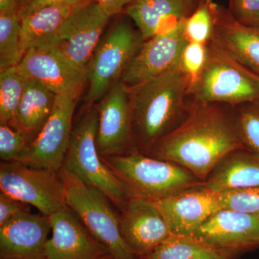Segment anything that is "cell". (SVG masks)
Wrapping results in <instances>:
<instances>
[{"label": "cell", "mask_w": 259, "mask_h": 259, "mask_svg": "<svg viewBox=\"0 0 259 259\" xmlns=\"http://www.w3.org/2000/svg\"><path fill=\"white\" fill-rule=\"evenodd\" d=\"M18 68L25 79L41 83L56 95L82 91L88 80V69L76 67L51 49H30Z\"/></svg>", "instance_id": "e0dca14e"}, {"label": "cell", "mask_w": 259, "mask_h": 259, "mask_svg": "<svg viewBox=\"0 0 259 259\" xmlns=\"http://www.w3.org/2000/svg\"><path fill=\"white\" fill-rule=\"evenodd\" d=\"M218 6L213 0H202L184 19V34L187 41L208 44L214 32Z\"/></svg>", "instance_id": "484cf974"}, {"label": "cell", "mask_w": 259, "mask_h": 259, "mask_svg": "<svg viewBox=\"0 0 259 259\" xmlns=\"http://www.w3.org/2000/svg\"><path fill=\"white\" fill-rule=\"evenodd\" d=\"M193 10L189 0H138L125 10L144 40L175 28Z\"/></svg>", "instance_id": "ffe728a7"}, {"label": "cell", "mask_w": 259, "mask_h": 259, "mask_svg": "<svg viewBox=\"0 0 259 259\" xmlns=\"http://www.w3.org/2000/svg\"><path fill=\"white\" fill-rule=\"evenodd\" d=\"M83 4L49 5L20 18L24 54L31 49L50 47L70 15Z\"/></svg>", "instance_id": "7402d4cb"}, {"label": "cell", "mask_w": 259, "mask_h": 259, "mask_svg": "<svg viewBox=\"0 0 259 259\" xmlns=\"http://www.w3.org/2000/svg\"><path fill=\"white\" fill-rule=\"evenodd\" d=\"M30 212V205L1 192L0 193V226L15 218Z\"/></svg>", "instance_id": "d6a6232c"}, {"label": "cell", "mask_w": 259, "mask_h": 259, "mask_svg": "<svg viewBox=\"0 0 259 259\" xmlns=\"http://www.w3.org/2000/svg\"><path fill=\"white\" fill-rule=\"evenodd\" d=\"M112 259H115V258H112Z\"/></svg>", "instance_id": "f35d334b"}, {"label": "cell", "mask_w": 259, "mask_h": 259, "mask_svg": "<svg viewBox=\"0 0 259 259\" xmlns=\"http://www.w3.org/2000/svg\"><path fill=\"white\" fill-rule=\"evenodd\" d=\"M32 0H17L20 10L26 7Z\"/></svg>", "instance_id": "8d00e7d4"}, {"label": "cell", "mask_w": 259, "mask_h": 259, "mask_svg": "<svg viewBox=\"0 0 259 259\" xmlns=\"http://www.w3.org/2000/svg\"><path fill=\"white\" fill-rule=\"evenodd\" d=\"M51 236L45 259H112L110 252L88 231L66 207L49 216Z\"/></svg>", "instance_id": "9a60e30c"}, {"label": "cell", "mask_w": 259, "mask_h": 259, "mask_svg": "<svg viewBox=\"0 0 259 259\" xmlns=\"http://www.w3.org/2000/svg\"><path fill=\"white\" fill-rule=\"evenodd\" d=\"M142 259H236L192 237L171 234Z\"/></svg>", "instance_id": "cb8c5ba5"}, {"label": "cell", "mask_w": 259, "mask_h": 259, "mask_svg": "<svg viewBox=\"0 0 259 259\" xmlns=\"http://www.w3.org/2000/svg\"><path fill=\"white\" fill-rule=\"evenodd\" d=\"M240 149L246 148L234 116L219 104L194 102L185 119L146 155L177 163L204 183L223 158Z\"/></svg>", "instance_id": "6da1fadb"}, {"label": "cell", "mask_w": 259, "mask_h": 259, "mask_svg": "<svg viewBox=\"0 0 259 259\" xmlns=\"http://www.w3.org/2000/svg\"><path fill=\"white\" fill-rule=\"evenodd\" d=\"M228 11L238 23L259 29V0H229Z\"/></svg>", "instance_id": "1f68e13d"}, {"label": "cell", "mask_w": 259, "mask_h": 259, "mask_svg": "<svg viewBox=\"0 0 259 259\" xmlns=\"http://www.w3.org/2000/svg\"><path fill=\"white\" fill-rule=\"evenodd\" d=\"M87 108L86 112L73 127L62 168L87 185L101 191L120 208L131 194L105 164L97 149L98 110L96 105Z\"/></svg>", "instance_id": "5b68a950"}, {"label": "cell", "mask_w": 259, "mask_h": 259, "mask_svg": "<svg viewBox=\"0 0 259 259\" xmlns=\"http://www.w3.org/2000/svg\"><path fill=\"white\" fill-rule=\"evenodd\" d=\"M66 203L85 228L115 259H139L127 246L120 228V218L112 202L98 189L87 185L67 170L59 171Z\"/></svg>", "instance_id": "277c9868"}, {"label": "cell", "mask_w": 259, "mask_h": 259, "mask_svg": "<svg viewBox=\"0 0 259 259\" xmlns=\"http://www.w3.org/2000/svg\"><path fill=\"white\" fill-rule=\"evenodd\" d=\"M212 42L233 60L259 77V29L236 21L218 5Z\"/></svg>", "instance_id": "d6986e66"}, {"label": "cell", "mask_w": 259, "mask_h": 259, "mask_svg": "<svg viewBox=\"0 0 259 259\" xmlns=\"http://www.w3.org/2000/svg\"><path fill=\"white\" fill-rule=\"evenodd\" d=\"M132 114L134 144L147 154L158 141L185 119L188 113L185 97L189 82L181 65L175 69L127 89Z\"/></svg>", "instance_id": "7a4b0ae2"}, {"label": "cell", "mask_w": 259, "mask_h": 259, "mask_svg": "<svg viewBox=\"0 0 259 259\" xmlns=\"http://www.w3.org/2000/svg\"><path fill=\"white\" fill-rule=\"evenodd\" d=\"M102 158L131 195L155 200L204 185L187 168L137 149Z\"/></svg>", "instance_id": "3957f363"}, {"label": "cell", "mask_w": 259, "mask_h": 259, "mask_svg": "<svg viewBox=\"0 0 259 259\" xmlns=\"http://www.w3.org/2000/svg\"><path fill=\"white\" fill-rule=\"evenodd\" d=\"M0 190L47 216L67 207L64 182L59 171L18 161H2Z\"/></svg>", "instance_id": "ba28073f"}, {"label": "cell", "mask_w": 259, "mask_h": 259, "mask_svg": "<svg viewBox=\"0 0 259 259\" xmlns=\"http://www.w3.org/2000/svg\"><path fill=\"white\" fill-rule=\"evenodd\" d=\"M49 216L25 213L0 226V259H45Z\"/></svg>", "instance_id": "ac0fdd59"}, {"label": "cell", "mask_w": 259, "mask_h": 259, "mask_svg": "<svg viewBox=\"0 0 259 259\" xmlns=\"http://www.w3.org/2000/svg\"><path fill=\"white\" fill-rule=\"evenodd\" d=\"M237 107L234 118L242 142L247 150L259 155V100Z\"/></svg>", "instance_id": "83f0119b"}, {"label": "cell", "mask_w": 259, "mask_h": 259, "mask_svg": "<svg viewBox=\"0 0 259 259\" xmlns=\"http://www.w3.org/2000/svg\"><path fill=\"white\" fill-rule=\"evenodd\" d=\"M23 56L19 12L0 14V71L18 66Z\"/></svg>", "instance_id": "d4e9b609"}, {"label": "cell", "mask_w": 259, "mask_h": 259, "mask_svg": "<svg viewBox=\"0 0 259 259\" xmlns=\"http://www.w3.org/2000/svg\"><path fill=\"white\" fill-rule=\"evenodd\" d=\"M92 0H32L26 7L19 11V18L30 14L44 7L54 5H79Z\"/></svg>", "instance_id": "836d02e7"}, {"label": "cell", "mask_w": 259, "mask_h": 259, "mask_svg": "<svg viewBox=\"0 0 259 259\" xmlns=\"http://www.w3.org/2000/svg\"><path fill=\"white\" fill-rule=\"evenodd\" d=\"M219 209L259 215V187L219 192Z\"/></svg>", "instance_id": "f1b7e54d"}, {"label": "cell", "mask_w": 259, "mask_h": 259, "mask_svg": "<svg viewBox=\"0 0 259 259\" xmlns=\"http://www.w3.org/2000/svg\"><path fill=\"white\" fill-rule=\"evenodd\" d=\"M20 11L17 0H0V14Z\"/></svg>", "instance_id": "d590c367"}, {"label": "cell", "mask_w": 259, "mask_h": 259, "mask_svg": "<svg viewBox=\"0 0 259 259\" xmlns=\"http://www.w3.org/2000/svg\"><path fill=\"white\" fill-rule=\"evenodd\" d=\"M26 80L18 66L0 71V125H9L14 117Z\"/></svg>", "instance_id": "4316f807"}, {"label": "cell", "mask_w": 259, "mask_h": 259, "mask_svg": "<svg viewBox=\"0 0 259 259\" xmlns=\"http://www.w3.org/2000/svg\"><path fill=\"white\" fill-rule=\"evenodd\" d=\"M183 20L175 28L143 42L121 78L120 81L126 88H135L180 64L182 52L188 42L184 34Z\"/></svg>", "instance_id": "8fae6325"}, {"label": "cell", "mask_w": 259, "mask_h": 259, "mask_svg": "<svg viewBox=\"0 0 259 259\" xmlns=\"http://www.w3.org/2000/svg\"><path fill=\"white\" fill-rule=\"evenodd\" d=\"M190 95L197 103L237 107L258 101L259 77L209 41L205 66Z\"/></svg>", "instance_id": "8992f818"}, {"label": "cell", "mask_w": 259, "mask_h": 259, "mask_svg": "<svg viewBox=\"0 0 259 259\" xmlns=\"http://www.w3.org/2000/svg\"><path fill=\"white\" fill-rule=\"evenodd\" d=\"M218 197L219 192L201 186L154 201L171 234L192 237L219 210Z\"/></svg>", "instance_id": "2e32d148"}, {"label": "cell", "mask_w": 259, "mask_h": 259, "mask_svg": "<svg viewBox=\"0 0 259 259\" xmlns=\"http://www.w3.org/2000/svg\"><path fill=\"white\" fill-rule=\"evenodd\" d=\"M81 93L77 91L56 95L55 105L47 123L15 161L60 171L71 141L73 116Z\"/></svg>", "instance_id": "9c48e42d"}, {"label": "cell", "mask_w": 259, "mask_h": 259, "mask_svg": "<svg viewBox=\"0 0 259 259\" xmlns=\"http://www.w3.org/2000/svg\"><path fill=\"white\" fill-rule=\"evenodd\" d=\"M56 99V94L41 83L27 79L18 110L9 125L25 136L30 144L49 120Z\"/></svg>", "instance_id": "603a6c76"}, {"label": "cell", "mask_w": 259, "mask_h": 259, "mask_svg": "<svg viewBox=\"0 0 259 259\" xmlns=\"http://www.w3.org/2000/svg\"><path fill=\"white\" fill-rule=\"evenodd\" d=\"M144 40L125 20L117 22L100 41L88 66L87 107L93 106L122 78Z\"/></svg>", "instance_id": "52a82bcc"}, {"label": "cell", "mask_w": 259, "mask_h": 259, "mask_svg": "<svg viewBox=\"0 0 259 259\" xmlns=\"http://www.w3.org/2000/svg\"><path fill=\"white\" fill-rule=\"evenodd\" d=\"M138 0H97L102 11L109 17L120 14Z\"/></svg>", "instance_id": "e575fe53"}, {"label": "cell", "mask_w": 259, "mask_h": 259, "mask_svg": "<svg viewBox=\"0 0 259 259\" xmlns=\"http://www.w3.org/2000/svg\"><path fill=\"white\" fill-rule=\"evenodd\" d=\"M96 106L98 110L96 142L101 157L128 152L134 144V138L127 88L121 81L115 83Z\"/></svg>", "instance_id": "4fadbf2b"}, {"label": "cell", "mask_w": 259, "mask_h": 259, "mask_svg": "<svg viewBox=\"0 0 259 259\" xmlns=\"http://www.w3.org/2000/svg\"><path fill=\"white\" fill-rule=\"evenodd\" d=\"M204 187L216 192L259 187V155L247 149L228 153L213 168Z\"/></svg>", "instance_id": "44dd1931"}, {"label": "cell", "mask_w": 259, "mask_h": 259, "mask_svg": "<svg viewBox=\"0 0 259 259\" xmlns=\"http://www.w3.org/2000/svg\"><path fill=\"white\" fill-rule=\"evenodd\" d=\"M120 209L121 235L137 258L142 259L171 236L153 199L131 195Z\"/></svg>", "instance_id": "5bb4252c"}, {"label": "cell", "mask_w": 259, "mask_h": 259, "mask_svg": "<svg viewBox=\"0 0 259 259\" xmlns=\"http://www.w3.org/2000/svg\"><path fill=\"white\" fill-rule=\"evenodd\" d=\"M189 1H190L191 5H192V8L194 10L196 7H197L202 0H189Z\"/></svg>", "instance_id": "74e56055"}, {"label": "cell", "mask_w": 259, "mask_h": 259, "mask_svg": "<svg viewBox=\"0 0 259 259\" xmlns=\"http://www.w3.org/2000/svg\"><path fill=\"white\" fill-rule=\"evenodd\" d=\"M207 59V44L187 42L182 52L180 65L188 79L190 95L198 81Z\"/></svg>", "instance_id": "f546056e"}, {"label": "cell", "mask_w": 259, "mask_h": 259, "mask_svg": "<svg viewBox=\"0 0 259 259\" xmlns=\"http://www.w3.org/2000/svg\"><path fill=\"white\" fill-rule=\"evenodd\" d=\"M192 237L236 258L259 246V215L219 209Z\"/></svg>", "instance_id": "7c38bea8"}, {"label": "cell", "mask_w": 259, "mask_h": 259, "mask_svg": "<svg viewBox=\"0 0 259 259\" xmlns=\"http://www.w3.org/2000/svg\"><path fill=\"white\" fill-rule=\"evenodd\" d=\"M29 145L28 139L10 125H0V158L2 161H15Z\"/></svg>", "instance_id": "4dcf8cb0"}, {"label": "cell", "mask_w": 259, "mask_h": 259, "mask_svg": "<svg viewBox=\"0 0 259 259\" xmlns=\"http://www.w3.org/2000/svg\"><path fill=\"white\" fill-rule=\"evenodd\" d=\"M110 18L97 0L80 5L67 19L55 41L44 49H53L76 67L88 69Z\"/></svg>", "instance_id": "30bf717a"}]
</instances>
